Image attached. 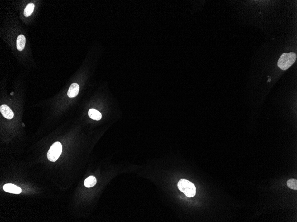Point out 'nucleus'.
I'll return each instance as SVG.
<instances>
[{"instance_id":"f257e3e1","label":"nucleus","mask_w":297,"mask_h":222,"mask_svg":"<svg viewBox=\"0 0 297 222\" xmlns=\"http://www.w3.org/2000/svg\"><path fill=\"white\" fill-rule=\"evenodd\" d=\"M296 58L297 55L294 53H284L278 60V67L282 70H286L295 63Z\"/></svg>"},{"instance_id":"f03ea898","label":"nucleus","mask_w":297,"mask_h":222,"mask_svg":"<svg viewBox=\"0 0 297 222\" xmlns=\"http://www.w3.org/2000/svg\"><path fill=\"white\" fill-rule=\"evenodd\" d=\"M179 189L184 193L188 197H192L195 196L196 189L194 184L190 181L185 179L179 181L178 184Z\"/></svg>"},{"instance_id":"7ed1b4c3","label":"nucleus","mask_w":297,"mask_h":222,"mask_svg":"<svg viewBox=\"0 0 297 222\" xmlns=\"http://www.w3.org/2000/svg\"><path fill=\"white\" fill-rule=\"evenodd\" d=\"M62 147L61 143L55 142L48 152L47 158L50 161L55 162L58 160L62 153Z\"/></svg>"},{"instance_id":"20e7f679","label":"nucleus","mask_w":297,"mask_h":222,"mask_svg":"<svg viewBox=\"0 0 297 222\" xmlns=\"http://www.w3.org/2000/svg\"><path fill=\"white\" fill-rule=\"evenodd\" d=\"M0 111L2 115L8 119H11L14 116L13 111L8 106L6 105H2L0 107Z\"/></svg>"},{"instance_id":"39448f33","label":"nucleus","mask_w":297,"mask_h":222,"mask_svg":"<svg viewBox=\"0 0 297 222\" xmlns=\"http://www.w3.org/2000/svg\"><path fill=\"white\" fill-rule=\"evenodd\" d=\"M3 189L6 192L11 193L17 194H20L22 192L21 188L13 184H5L3 186Z\"/></svg>"},{"instance_id":"423d86ee","label":"nucleus","mask_w":297,"mask_h":222,"mask_svg":"<svg viewBox=\"0 0 297 222\" xmlns=\"http://www.w3.org/2000/svg\"><path fill=\"white\" fill-rule=\"evenodd\" d=\"M79 84L76 83H74L71 85L68 91L67 95L69 97L74 98L77 96L79 94Z\"/></svg>"},{"instance_id":"0eeeda50","label":"nucleus","mask_w":297,"mask_h":222,"mask_svg":"<svg viewBox=\"0 0 297 222\" xmlns=\"http://www.w3.org/2000/svg\"><path fill=\"white\" fill-rule=\"evenodd\" d=\"M26 37L23 35H19L17 39V48L20 51H22L26 44Z\"/></svg>"},{"instance_id":"6e6552de","label":"nucleus","mask_w":297,"mask_h":222,"mask_svg":"<svg viewBox=\"0 0 297 222\" xmlns=\"http://www.w3.org/2000/svg\"><path fill=\"white\" fill-rule=\"evenodd\" d=\"M89 116L92 119L99 121L102 118V115L101 113L94 109H91L88 111Z\"/></svg>"},{"instance_id":"1a4fd4ad","label":"nucleus","mask_w":297,"mask_h":222,"mask_svg":"<svg viewBox=\"0 0 297 222\" xmlns=\"http://www.w3.org/2000/svg\"><path fill=\"white\" fill-rule=\"evenodd\" d=\"M96 183V178L94 176H91L85 179L84 184L86 187H91L94 186Z\"/></svg>"},{"instance_id":"9d476101","label":"nucleus","mask_w":297,"mask_h":222,"mask_svg":"<svg viewBox=\"0 0 297 222\" xmlns=\"http://www.w3.org/2000/svg\"><path fill=\"white\" fill-rule=\"evenodd\" d=\"M34 7H35V6L33 3H30V4H28L27 6H26V8L25 9L24 12V14L26 17H29L33 13Z\"/></svg>"},{"instance_id":"9b49d317","label":"nucleus","mask_w":297,"mask_h":222,"mask_svg":"<svg viewBox=\"0 0 297 222\" xmlns=\"http://www.w3.org/2000/svg\"><path fill=\"white\" fill-rule=\"evenodd\" d=\"M287 186L292 189L297 190V181L295 179H291L287 182Z\"/></svg>"},{"instance_id":"f8f14e48","label":"nucleus","mask_w":297,"mask_h":222,"mask_svg":"<svg viewBox=\"0 0 297 222\" xmlns=\"http://www.w3.org/2000/svg\"><path fill=\"white\" fill-rule=\"evenodd\" d=\"M13 94H14V93L13 92H11V94H10V95H13Z\"/></svg>"},{"instance_id":"ddd939ff","label":"nucleus","mask_w":297,"mask_h":222,"mask_svg":"<svg viewBox=\"0 0 297 222\" xmlns=\"http://www.w3.org/2000/svg\"><path fill=\"white\" fill-rule=\"evenodd\" d=\"M22 125L23 127H25V125H24L23 124H22Z\"/></svg>"}]
</instances>
